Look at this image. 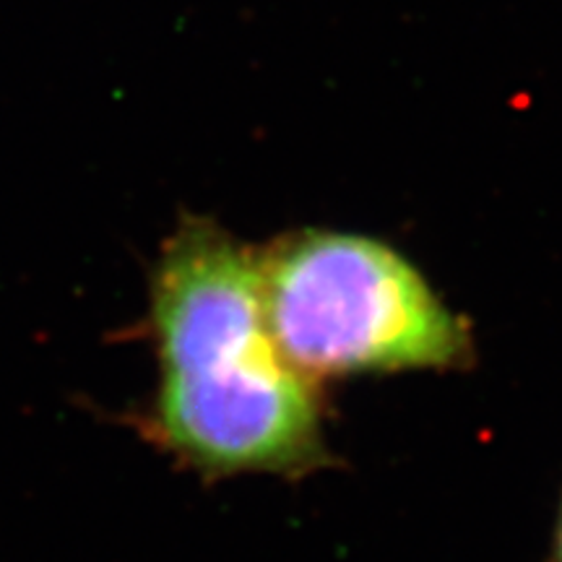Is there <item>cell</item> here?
Returning a JSON list of instances; mask_svg holds the SVG:
<instances>
[{
    "label": "cell",
    "instance_id": "cell-1",
    "mask_svg": "<svg viewBox=\"0 0 562 562\" xmlns=\"http://www.w3.org/2000/svg\"><path fill=\"white\" fill-rule=\"evenodd\" d=\"M159 389L146 427L206 476H300L328 463L313 381L266 318L258 250L201 216L172 232L151 273Z\"/></svg>",
    "mask_w": 562,
    "mask_h": 562
},
{
    "label": "cell",
    "instance_id": "cell-3",
    "mask_svg": "<svg viewBox=\"0 0 562 562\" xmlns=\"http://www.w3.org/2000/svg\"><path fill=\"white\" fill-rule=\"evenodd\" d=\"M552 562H562V508H560V521H558V531H554Z\"/></svg>",
    "mask_w": 562,
    "mask_h": 562
},
{
    "label": "cell",
    "instance_id": "cell-2",
    "mask_svg": "<svg viewBox=\"0 0 562 562\" xmlns=\"http://www.w3.org/2000/svg\"><path fill=\"white\" fill-rule=\"evenodd\" d=\"M266 318L302 375L461 370L472 331L402 252L362 235L302 229L258 250Z\"/></svg>",
    "mask_w": 562,
    "mask_h": 562
}]
</instances>
